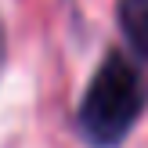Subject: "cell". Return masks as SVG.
<instances>
[{
  "mask_svg": "<svg viewBox=\"0 0 148 148\" xmlns=\"http://www.w3.org/2000/svg\"><path fill=\"white\" fill-rule=\"evenodd\" d=\"M148 105V79L137 58L108 51L94 69L76 108V127L90 148H116L127 141Z\"/></svg>",
  "mask_w": 148,
  "mask_h": 148,
  "instance_id": "obj_1",
  "label": "cell"
},
{
  "mask_svg": "<svg viewBox=\"0 0 148 148\" xmlns=\"http://www.w3.org/2000/svg\"><path fill=\"white\" fill-rule=\"evenodd\" d=\"M116 22L130 54L148 62V0H116Z\"/></svg>",
  "mask_w": 148,
  "mask_h": 148,
  "instance_id": "obj_2",
  "label": "cell"
},
{
  "mask_svg": "<svg viewBox=\"0 0 148 148\" xmlns=\"http://www.w3.org/2000/svg\"><path fill=\"white\" fill-rule=\"evenodd\" d=\"M7 65V29H4V18H0V72Z\"/></svg>",
  "mask_w": 148,
  "mask_h": 148,
  "instance_id": "obj_3",
  "label": "cell"
}]
</instances>
